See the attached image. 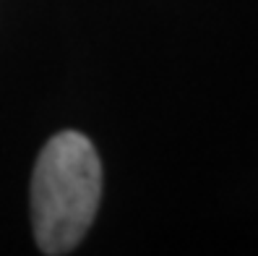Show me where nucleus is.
I'll use <instances>...</instances> for the list:
<instances>
[{
	"mask_svg": "<svg viewBox=\"0 0 258 256\" xmlns=\"http://www.w3.org/2000/svg\"><path fill=\"white\" fill-rule=\"evenodd\" d=\"M102 196V165L84 133L63 131L37 157L32 222L42 253H68L86 235Z\"/></svg>",
	"mask_w": 258,
	"mask_h": 256,
	"instance_id": "f257e3e1",
	"label": "nucleus"
}]
</instances>
